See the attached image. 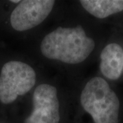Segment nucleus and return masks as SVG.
<instances>
[{
    "instance_id": "f257e3e1",
    "label": "nucleus",
    "mask_w": 123,
    "mask_h": 123,
    "mask_svg": "<svg viewBox=\"0 0 123 123\" xmlns=\"http://www.w3.org/2000/svg\"><path fill=\"white\" fill-rule=\"evenodd\" d=\"M94 47V40L79 25L73 28L57 27L45 36L40 44L45 57L71 64L84 62Z\"/></svg>"
},
{
    "instance_id": "f03ea898",
    "label": "nucleus",
    "mask_w": 123,
    "mask_h": 123,
    "mask_svg": "<svg viewBox=\"0 0 123 123\" xmlns=\"http://www.w3.org/2000/svg\"><path fill=\"white\" fill-rule=\"evenodd\" d=\"M80 101L94 123H118L120 101L105 79L96 77L88 81Z\"/></svg>"
},
{
    "instance_id": "7ed1b4c3",
    "label": "nucleus",
    "mask_w": 123,
    "mask_h": 123,
    "mask_svg": "<svg viewBox=\"0 0 123 123\" xmlns=\"http://www.w3.org/2000/svg\"><path fill=\"white\" fill-rule=\"evenodd\" d=\"M36 84V73L26 63L10 61L3 66L0 74V101L13 103L18 96L24 95Z\"/></svg>"
},
{
    "instance_id": "20e7f679",
    "label": "nucleus",
    "mask_w": 123,
    "mask_h": 123,
    "mask_svg": "<svg viewBox=\"0 0 123 123\" xmlns=\"http://www.w3.org/2000/svg\"><path fill=\"white\" fill-rule=\"evenodd\" d=\"M33 110L25 123H59L60 104L57 89L49 84H40L35 89Z\"/></svg>"
},
{
    "instance_id": "39448f33",
    "label": "nucleus",
    "mask_w": 123,
    "mask_h": 123,
    "mask_svg": "<svg viewBox=\"0 0 123 123\" xmlns=\"http://www.w3.org/2000/svg\"><path fill=\"white\" fill-rule=\"evenodd\" d=\"M55 1H21L10 15V23L15 30H29L40 25L52 11Z\"/></svg>"
},
{
    "instance_id": "423d86ee",
    "label": "nucleus",
    "mask_w": 123,
    "mask_h": 123,
    "mask_svg": "<svg viewBox=\"0 0 123 123\" xmlns=\"http://www.w3.org/2000/svg\"><path fill=\"white\" fill-rule=\"evenodd\" d=\"M100 69L102 74L110 80L120 78L123 70V49L117 43H110L101 53Z\"/></svg>"
},
{
    "instance_id": "0eeeda50",
    "label": "nucleus",
    "mask_w": 123,
    "mask_h": 123,
    "mask_svg": "<svg viewBox=\"0 0 123 123\" xmlns=\"http://www.w3.org/2000/svg\"><path fill=\"white\" fill-rule=\"evenodd\" d=\"M80 4L98 18H105L123 11V0H81Z\"/></svg>"
},
{
    "instance_id": "6e6552de",
    "label": "nucleus",
    "mask_w": 123,
    "mask_h": 123,
    "mask_svg": "<svg viewBox=\"0 0 123 123\" xmlns=\"http://www.w3.org/2000/svg\"><path fill=\"white\" fill-rule=\"evenodd\" d=\"M10 1L12 2V3H15V4H16V3H18V4H19L21 1H19V0H16V1H15V0H12V1Z\"/></svg>"
}]
</instances>
